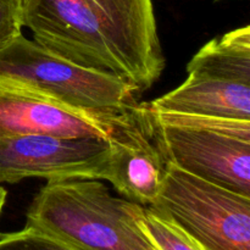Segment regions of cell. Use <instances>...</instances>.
<instances>
[{"label":"cell","mask_w":250,"mask_h":250,"mask_svg":"<svg viewBox=\"0 0 250 250\" xmlns=\"http://www.w3.org/2000/svg\"><path fill=\"white\" fill-rule=\"evenodd\" d=\"M21 22L39 45L137 92L165 68L153 0H21Z\"/></svg>","instance_id":"1"},{"label":"cell","mask_w":250,"mask_h":250,"mask_svg":"<svg viewBox=\"0 0 250 250\" xmlns=\"http://www.w3.org/2000/svg\"><path fill=\"white\" fill-rule=\"evenodd\" d=\"M138 207L98 180L48 181L28 207L26 226L83 250H158L137 224Z\"/></svg>","instance_id":"2"},{"label":"cell","mask_w":250,"mask_h":250,"mask_svg":"<svg viewBox=\"0 0 250 250\" xmlns=\"http://www.w3.org/2000/svg\"><path fill=\"white\" fill-rule=\"evenodd\" d=\"M151 137L181 170L250 197V121L151 110L142 104Z\"/></svg>","instance_id":"3"},{"label":"cell","mask_w":250,"mask_h":250,"mask_svg":"<svg viewBox=\"0 0 250 250\" xmlns=\"http://www.w3.org/2000/svg\"><path fill=\"white\" fill-rule=\"evenodd\" d=\"M0 81L80 110L126 112L137 105L129 83L72 62L22 33L0 50Z\"/></svg>","instance_id":"4"},{"label":"cell","mask_w":250,"mask_h":250,"mask_svg":"<svg viewBox=\"0 0 250 250\" xmlns=\"http://www.w3.org/2000/svg\"><path fill=\"white\" fill-rule=\"evenodd\" d=\"M146 106L250 121V26L208 42L188 62L185 82Z\"/></svg>","instance_id":"5"},{"label":"cell","mask_w":250,"mask_h":250,"mask_svg":"<svg viewBox=\"0 0 250 250\" xmlns=\"http://www.w3.org/2000/svg\"><path fill=\"white\" fill-rule=\"evenodd\" d=\"M150 208L205 250H250V197L195 177L170 161Z\"/></svg>","instance_id":"6"},{"label":"cell","mask_w":250,"mask_h":250,"mask_svg":"<svg viewBox=\"0 0 250 250\" xmlns=\"http://www.w3.org/2000/svg\"><path fill=\"white\" fill-rule=\"evenodd\" d=\"M110 142L94 137L20 134L0 138V183L24 178L106 180Z\"/></svg>","instance_id":"7"},{"label":"cell","mask_w":250,"mask_h":250,"mask_svg":"<svg viewBox=\"0 0 250 250\" xmlns=\"http://www.w3.org/2000/svg\"><path fill=\"white\" fill-rule=\"evenodd\" d=\"M138 104L126 112L70 107L20 85L0 81V138L50 134L110 139L137 116Z\"/></svg>","instance_id":"8"},{"label":"cell","mask_w":250,"mask_h":250,"mask_svg":"<svg viewBox=\"0 0 250 250\" xmlns=\"http://www.w3.org/2000/svg\"><path fill=\"white\" fill-rule=\"evenodd\" d=\"M106 180L125 199L150 207L163 185L167 160L151 137L142 104L128 126L110 139Z\"/></svg>","instance_id":"9"},{"label":"cell","mask_w":250,"mask_h":250,"mask_svg":"<svg viewBox=\"0 0 250 250\" xmlns=\"http://www.w3.org/2000/svg\"><path fill=\"white\" fill-rule=\"evenodd\" d=\"M136 220L158 250H205L175 222L153 208L139 205Z\"/></svg>","instance_id":"10"},{"label":"cell","mask_w":250,"mask_h":250,"mask_svg":"<svg viewBox=\"0 0 250 250\" xmlns=\"http://www.w3.org/2000/svg\"><path fill=\"white\" fill-rule=\"evenodd\" d=\"M0 250H83L54 234L24 226L12 233L0 234Z\"/></svg>","instance_id":"11"},{"label":"cell","mask_w":250,"mask_h":250,"mask_svg":"<svg viewBox=\"0 0 250 250\" xmlns=\"http://www.w3.org/2000/svg\"><path fill=\"white\" fill-rule=\"evenodd\" d=\"M21 0H0V50L21 34Z\"/></svg>","instance_id":"12"},{"label":"cell","mask_w":250,"mask_h":250,"mask_svg":"<svg viewBox=\"0 0 250 250\" xmlns=\"http://www.w3.org/2000/svg\"><path fill=\"white\" fill-rule=\"evenodd\" d=\"M6 195H7L6 190L0 186V214H1V210L2 208H4L5 202H6Z\"/></svg>","instance_id":"13"}]
</instances>
